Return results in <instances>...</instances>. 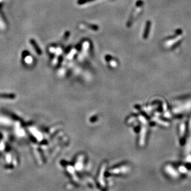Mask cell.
Instances as JSON below:
<instances>
[{"mask_svg":"<svg viewBox=\"0 0 191 191\" xmlns=\"http://www.w3.org/2000/svg\"><path fill=\"white\" fill-rule=\"evenodd\" d=\"M93 1H94V0H78V3L79 4H82L89 3V2Z\"/></svg>","mask_w":191,"mask_h":191,"instance_id":"cell-2","label":"cell"},{"mask_svg":"<svg viewBox=\"0 0 191 191\" xmlns=\"http://www.w3.org/2000/svg\"><path fill=\"white\" fill-rule=\"evenodd\" d=\"M179 169L180 172H181L182 173H184L186 172V168H185V167H184V166H181V167H179Z\"/></svg>","mask_w":191,"mask_h":191,"instance_id":"cell-3","label":"cell"},{"mask_svg":"<svg viewBox=\"0 0 191 191\" xmlns=\"http://www.w3.org/2000/svg\"><path fill=\"white\" fill-rule=\"evenodd\" d=\"M168 171L169 172V173H170L171 175H172L174 177L177 176V172L176 171L174 170V169H173V168H171V166H168Z\"/></svg>","mask_w":191,"mask_h":191,"instance_id":"cell-1","label":"cell"},{"mask_svg":"<svg viewBox=\"0 0 191 191\" xmlns=\"http://www.w3.org/2000/svg\"><path fill=\"white\" fill-rule=\"evenodd\" d=\"M187 160L188 161H191V156H189L187 158Z\"/></svg>","mask_w":191,"mask_h":191,"instance_id":"cell-5","label":"cell"},{"mask_svg":"<svg viewBox=\"0 0 191 191\" xmlns=\"http://www.w3.org/2000/svg\"><path fill=\"white\" fill-rule=\"evenodd\" d=\"M187 151H191V142H189L188 143V145L187 147Z\"/></svg>","mask_w":191,"mask_h":191,"instance_id":"cell-4","label":"cell"}]
</instances>
